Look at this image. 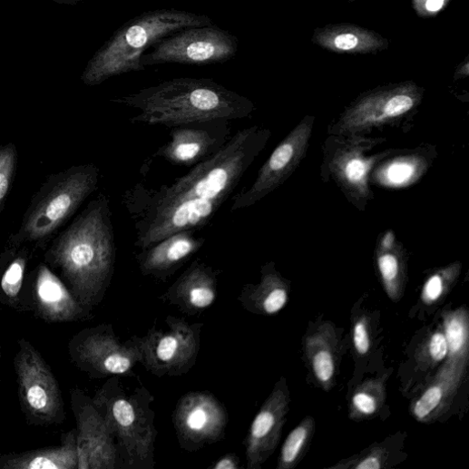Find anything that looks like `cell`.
<instances>
[{"mask_svg": "<svg viewBox=\"0 0 469 469\" xmlns=\"http://www.w3.org/2000/svg\"><path fill=\"white\" fill-rule=\"evenodd\" d=\"M332 329L326 325L307 337L306 352L315 377L328 390L336 375V351Z\"/></svg>", "mask_w": 469, "mask_h": 469, "instance_id": "d6986e66", "label": "cell"}, {"mask_svg": "<svg viewBox=\"0 0 469 469\" xmlns=\"http://www.w3.org/2000/svg\"><path fill=\"white\" fill-rule=\"evenodd\" d=\"M112 103L139 112L130 120L132 124L170 129L214 120H241L254 111L247 98L208 78L171 79Z\"/></svg>", "mask_w": 469, "mask_h": 469, "instance_id": "7a4b0ae2", "label": "cell"}, {"mask_svg": "<svg viewBox=\"0 0 469 469\" xmlns=\"http://www.w3.org/2000/svg\"><path fill=\"white\" fill-rule=\"evenodd\" d=\"M198 232L181 231L141 249L135 259L142 274L164 283L204 247L206 239Z\"/></svg>", "mask_w": 469, "mask_h": 469, "instance_id": "9a60e30c", "label": "cell"}, {"mask_svg": "<svg viewBox=\"0 0 469 469\" xmlns=\"http://www.w3.org/2000/svg\"><path fill=\"white\" fill-rule=\"evenodd\" d=\"M171 140L154 157L171 163L194 167L219 152L231 138L230 122L214 120L172 128Z\"/></svg>", "mask_w": 469, "mask_h": 469, "instance_id": "8fae6325", "label": "cell"}, {"mask_svg": "<svg viewBox=\"0 0 469 469\" xmlns=\"http://www.w3.org/2000/svg\"><path fill=\"white\" fill-rule=\"evenodd\" d=\"M27 400L33 409L41 411L48 405V395L42 386H34L27 392Z\"/></svg>", "mask_w": 469, "mask_h": 469, "instance_id": "1f68e13d", "label": "cell"}, {"mask_svg": "<svg viewBox=\"0 0 469 469\" xmlns=\"http://www.w3.org/2000/svg\"><path fill=\"white\" fill-rule=\"evenodd\" d=\"M290 394L284 377L275 385L245 438L248 469H260L274 453L289 411Z\"/></svg>", "mask_w": 469, "mask_h": 469, "instance_id": "7c38bea8", "label": "cell"}, {"mask_svg": "<svg viewBox=\"0 0 469 469\" xmlns=\"http://www.w3.org/2000/svg\"><path fill=\"white\" fill-rule=\"evenodd\" d=\"M124 378H112L101 391L96 405L116 440L122 467L152 469L158 435L151 408L154 397L140 379L128 384Z\"/></svg>", "mask_w": 469, "mask_h": 469, "instance_id": "277c9868", "label": "cell"}, {"mask_svg": "<svg viewBox=\"0 0 469 469\" xmlns=\"http://www.w3.org/2000/svg\"><path fill=\"white\" fill-rule=\"evenodd\" d=\"M460 269L459 263L452 264L429 277L422 291L423 303L431 306L440 301L454 284Z\"/></svg>", "mask_w": 469, "mask_h": 469, "instance_id": "603a6c76", "label": "cell"}, {"mask_svg": "<svg viewBox=\"0 0 469 469\" xmlns=\"http://www.w3.org/2000/svg\"><path fill=\"white\" fill-rule=\"evenodd\" d=\"M18 165V151L14 143L0 145V212L11 190Z\"/></svg>", "mask_w": 469, "mask_h": 469, "instance_id": "cb8c5ba5", "label": "cell"}, {"mask_svg": "<svg viewBox=\"0 0 469 469\" xmlns=\"http://www.w3.org/2000/svg\"><path fill=\"white\" fill-rule=\"evenodd\" d=\"M38 293L41 299L49 305L58 304L67 298L60 281L46 267H42L40 269Z\"/></svg>", "mask_w": 469, "mask_h": 469, "instance_id": "d4e9b609", "label": "cell"}, {"mask_svg": "<svg viewBox=\"0 0 469 469\" xmlns=\"http://www.w3.org/2000/svg\"><path fill=\"white\" fill-rule=\"evenodd\" d=\"M387 452L382 447L366 450L364 454L332 466L333 468L380 469L387 460Z\"/></svg>", "mask_w": 469, "mask_h": 469, "instance_id": "83f0119b", "label": "cell"}, {"mask_svg": "<svg viewBox=\"0 0 469 469\" xmlns=\"http://www.w3.org/2000/svg\"><path fill=\"white\" fill-rule=\"evenodd\" d=\"M395 235L392 231H388L383 239L382 241V249L383 250H392L395 245Z\"/></svg>", "mask_w": 469, "mask_h": 469, "instance_id": "d590c367", "label": "cell"}, {"mask_svg": "<svg viewBox=\"0 0 469 469\" xmlns=\"http://www.w3.org/2000/svg\"><path fill=\"white\" fill-rule=\"evenodd\" d=\"M448 345L443 327L434 332L425 342L421 349L422 359L430 365H436L445 360Z\"/></svg>", "mask_w": 469, "mask_h": 469, "instance_id": "4316f807", "label": "cell"}, {"mask_svg": "<svg viewBox=\"0 0 469 469\" xmlns=\"http://www.w3.org/2000/svg\"><path fill=\"white\" fill-rule=\"evenodd\" d=\"M204 323H190L169 316L164 327L154 324L143 337H134L142 365L158 378L179 377L196 365L201 348Z\"/></svg>", "mask_w": 469, "mask_h": 469, "instance_id": "52a82bcc", "label": "cell"}, {"mask_svg": "<svg viewBox=\"0 0 469 469\" xmlns=\"http://www.w3.org/2000/svg\"><path fill=\"white\" fill-rule=\"evenodd\" d=\"M110 200L101 194L57 235L46 253L88 302H99L115 270L117 247Z\"/></svg>", "mask_w": 469, "mask_h": 469, "instance_id": "3957f363", "label": "cell"}, {"mask_svg": "<svg viewBox=\"0 0 469 469\" xmlns=\"http://www.w3.org/2000/svg\"><path fill=\"white\" fill-rule=\"evenodd\" d=\"M468 364V356L447 355L433 381L413 402L411 413L421 423H429L444 415L453 402Z\"/></svg>", "mask_w": 469, "mask_h": 469, "instance_id": "2e32d148", "label": "cell"}, {"mask_svg": "<svg viewBox=\"0 0 469 469\" xmlns=\"http://www.w3.org/2000/svg\"><path fill=\"white\" fill-rule=\"evenodd\" d=\"M367 165L366 161L357 157L348 159L343 166V173L347 181L354 185H364Z\"/></svg>", "mask_w": 469, "mask_h": 469, "instance_id": "f546056e", "label": "cell"}, {"mask_svg": "<svg viewBox=\"0 0 469 469\" xmlns=\"http://www.w3.org/2000/svg\"><path fill=\"white\" fill-rule=\"evenodd\" d=\"M358 44L357 38L353 34H341L335 39V45L337 49L348 51L354 49Z\"/></svg>", "mask_w": 469, "mask_h": 469, "instance_id": "836d02e7", "label": "cell"}, {"mask_svg": "<svg viewBox=\"0 0 469 469\" xmlns=\"http://www.w3.org/2000/svg\"><path fill=\"white\" fill-rule=\"evenodd\" d=\"M172 423L180 446L196 452L225 438L229 414L213 394L191 392L178 401Z\"/></svg>", "mask_w": 469, "mask_h": 469, "instance_id": "9c48e42d", "label": "cell"}, {"mask_svg": "<svg viewBox=\"0 0 469 469\" xmlns=\"http://www.w3.org/2000/svg\"><path fill=\"white\" fill-rule=\"evenodd\" d=\"M315 420L306 417L288 436L278 459L277 469L295 468L306 454L314 435Z\"/></svg>", "mask_w": 469, "mask_h": 469, "instance_id": "ffe728a7", "label": "cell"}, {"mask_svg": "<svg viewBox=\"0 0 469 469\" xmlns=\"http://www.w3.org/2000/svg\"><path fill=\"white\" fill-rule=\"evenodd\" d=\"M29 468H59L61 465L55 463V459L39 456L34 459L28 465Z\"/></svg>", "mask_w": 469, "mask_h": 469, "instance_id": "e575fe53", "label": "cell"}, {"mask_svg": "<svg viewBox=\"0 0 469 469\" xmlns=\"http://www.w3.org/2000/svg\"><path fill=\"white\" fill-rule=\"evenodd\" d=\"M220 274L221 270L197 259L159 300L186 316L199 317L216 303Z\"/></svg>", "mask_w": 469, "mask_h": 469, "instance_id": "5bb4252c", "label": "cell"}, {"mask_svg": "<svg viewBox=\"0 0 469 469\" xmlns=\"http://www.w3.org/2000/svg\"><path fill=\"white\" fill-rule=\"evenodd\" d=\"M444 5V0H427L426 9L429 12H437Z\"/></svg>", "mask_w": 469, "mask_h": 469, "instance_id": "8d00e7d4", "label": "cell"}, {"mask_svg": "<svg viewBox=\"0 0 469 469\" xmlns=\"http://www.w3.org/2000/svg\"><path fill=\"white\" fill-rule=\"evenodd\" d=\"M25 261L24 259H16L6 269L3 279L2 288L10 297H16L23 286Z\"/></svg>", "mask_w": 469, "mask_h": 469, "instance_id": "f1b7e54d", "label": "cell"}, {"mask_svg": "<svg viewBox=\"0 0 469 469\" xmlns=\"http://www.w3.org/2000/svg\"><path fill=\"white\" fill-rule=\"evenodd\" d=\"M417 162L411 160L396 161L381 172V179L384 182L400 186L409 182L417 174Z\"/></svg>", "mask_w": 469, "mask_h": 469, "instance_id": "484cf974", "label": "cell"}, {"mask_svg": "<svg viewBox=\"0 0 469 469\" xmlns=\"http://www.w3.org/2000/svg\"><path fill=\"white\" fill-rule=\"evenodd\" d=\"M100 180L101 170L93 163L73 165L50 175L32 200L10 244L20 247L51 242L59 229L98 190Z\"/></svg>", "mask_w": 469, "mask_h": 469, "instance_id": "8992f818", "label": "cell"}, {"mask_svg": "<svg viewBox=\"0 0 469 469\" xmlns=\"http://www.w3.org/2000/svg\"><path fill=\"white\" fill-rule=\"evenodd\" d=\"M239 457L234 454L230 453L223 455L216 461L210 468L211 469H238L239 466Z\"/></svg>", "mask_w": 469, "mask_h": 469, "instance_id": "d6a6232c", "label": "cell"}, {"mask_svg": "<svg viewBox=\"0 0 469 469\" xmlns=\"http://www.w3.org/2000/svg\"><path fill=\"white\" fill-rule=\"evenodd\" d=\"M386 401V386L381 380H368L353 394L350 404V418L364 420L376 415Z\"/></svg>", "mask_w": 469, "mask_h": 469, "instance_id": "44dd1931", "label": "cell"}, {"mask_svg": "<svg viewBox=\"0 0 469 469\" xmlns=\"http://www.w3.org/2000/svg\"><path fill=\"white\" fill-rule=\"evenodd\" d=\"M378 267L388 297L400 300L404 292V268L399 257L391 250H383L378 257Z\"/></svg>", "mask_w": 469, "mask_h": 469, "instance_id": "7402d4cb", "label": "cell"}, {"mask_svg": "<svg viewBox=\"0 0 469 469\" xmlns=\"http://www.w3.org/2000/svg\"><path fill=\"white\" fill-rule=\"evenodd\" d=\"M205 15L176 9L144 13L123 24L93 58L85 74L88 84H100L107 79L145 70L141 59L161 39L190 27L211 26Z\"/></svg>", "mask_w": 469, "mask_h": 469, "instance_id": "5b68a950", "label": "cell"}, {"mask_svg": "<svg viewBox=\"0 0 469 469\" xmlns=\"http://www.w3.org/2000/svg\"><path fill=\"white\" fill-rule=\"evenodd\" d=\"M83 359L102 377H134V368L142 364L141 349L132 337L123 341L112 325H105L86 337Z\"/></svg>", "mask_w": 469, "mask_h": 469, "instance_id": "4fadbf2b", "label": "cell"}, {"mask_svg": "<svg viewBox=\"0 0 469 469\" xmlns=\"http://www.w3.org/2000/svg\"><path fill=\"white\" fill-rule=\"evenodd\" d=\"M237 36L216 25L190 27L171 34L151 46L141 59L143 68L165 64L209 65L223 64L239 52Z\"/></svg>", "mask_w": 469, "mask_h": 469, "instance_id": "ba28073f", "label": "cell"}, {"mask_svg": "<svg viewBox=\"0 0 469 469\" xmlns=\"http://www.w3.org/2000/svg\"><path fill=\"white\" fill-rule=\"evenodd\" d=\"M269 133L257 126L231 136L216 154L171 183H135L122 196L135 231L134 246L147 249L175 233L208 226L230 200L264 148Z\"/></svg>", "mask_w": 469, "mask_h": 469, "instance_id": "6da1fadb", "label": "cell"}, {"mask_svg": "<svg viewBox=\"0 0 469 469\" xmlns=\"http://www.w3.org/2000/svg\"><path fill=\"white\" fill-rule=\"evenodd\" d=\"M353 343L356 351L366 355L370 349V336L368 323L366 318H359L353 327Z\"/></svg>", "mask_w": 469, "mask_h": 469, "instance_id": "4dcf8cb0", "label": "cell"}, {"mask_svg": "<svg viewBox=\"0 0 469 469\" xmlns=\"http://www.w3.org/2000/svg\"><path fill=\"white\" fill-rule=\"evenodd\" d=\"M415 106V100L407 93L367 101L357 106L341 120L339 129L345 132H358L385 122L396 119Z\"/></svg>", "mask_w": 469, "mask_h": 469, "instance_id": "ac0fdd59", "label": "cell"}, {"mask_svg": "<svg viewBox=\"0 0 469 469\" xmlns=\"http://www.w3.org/2000/svg\"><path fill=\"white\" fill-rule=\"evenodd\" d=\"M287 281L275 270L271 263L261 268L259 284L245 285L238 298L248 312L260 316H273L283 310L288 302Z\"/></svg>", "mask_w": 469, "mask_h": 469, "instance_id": "e0dca14e", "label": "cell"}, {"mask_svg": "<svg viewBox=\"0 0 469 469\" xmlns=\"http://www.w3.org/2000/svg\"><path fill=\"white\" fill-rule=\"evenodd\" d=\"M311 132L312 122L308 119L278 145L249 189L232 198V212L252 207L289 177L306 152Z\"/></svg>", "mask_w": 469, "mask_h": 469, "instance_id": "30bf717a", "label": "cell"}]
</instances>
